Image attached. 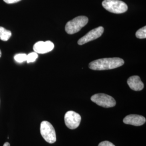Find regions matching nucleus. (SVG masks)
<instances>
[{
	"mask_svg": "<svg viewBox=\"0 0 146 146\" xmlns=\"http://www.w3.org/2000/svg\"><path fill=\"white\" fill-rule=\"evenodd\" d=\"M124 63V60L121 58H103L91 62L89 67L94 70H110L120 67Z\"/></svg>",
	"mask_w": 146,
	"mask_h": 146,
	"instance_id": "nucleus-1",
	"label": "nucleus"
},
{
	"mask_svg": "<svg viewBox=\"0 0 146 146\" xmlns=\"http://www.w3.org/2000/svg\"><path fill=\"white\" fill-rule=\"evenodd\" d=\"M88 22V19L84 16H80L68 21L65 27V31L68 34H74L80 31Z\"/></svg>",
	"mask_w": 146,
	"mask_h": 146,
	"instance_id": "nucleus-2",
	"label": "nucleus"
},
{
	"mask_svg": "<svg viewBox=\"0 0 146 146\" xmlns=\"http://www.w3.org/2000/svg\"><path fill=\"white\" fill-rule=\"evenodd\" d=\"M102 6L105 9L114 14H122L128 10V6L120 0H104Z\"/></svg>",
	"mask_w": 146,
	"mask_h": 146,
	"instance_id": "nucleus-3",
	"label": "nucleus"
},
{
	"mask_svg": "<svg viewBox=\"0 0 146 146\" xmlns=\"http://www.w3.org/2000/svg\"><path fill=\"white\" fill-rule=\"evenodd\" d=\"M40 133L44 140L49 143L56 141V132L52 125L47 121H42L40 125Z\"/></svg>",
	"mask_w": 146,
	"mask_h": 146,
	"instance_id": "nucleus-4",
	"label": "nucleus"
},
{
	"mask_svg": "<svg viewBox=\"0 0 146 146\" xmlns=\"http://www.w3.org/2000/svg\"><path fill=\"white\" fill-rule=\"evenodd\" d=\"M91 100L104 108H111L116 105V101L113 97L103 93L95 94L91 97Z\"/></svg>",
	"mask_w": 146,
	"mask_h": 146,
	"instance_id": "nucleus-5",
	"label": "nucleus"
},
{
	"mask_svg": "<svg viewBox=\"0 0 146 146\" xmlns=\"http://www.w3.org/2000/svg\"><path fill=\"white\" fill-rule=\"evenodd\" d=\"M81 121L80 115L74 111H68L64 115L65 124L70 129L77 128L80 124Z\"/></svg>",
	"mask_w": 146,
	"mask_h": 146,
	"instance_id": "nucleus-6",
	"label": "nucleus"
},
{
	"mask_svg": "<svg viewBox=\"0 0 146 146\" xmlns=\"http://www.w3.org/2000/svg\"><path fill=\"white\" fill-rule=\"evenodd\" d=\"M104 31V28L102 27H99L89 31L84 36L82 37L78 42L79 45H83L85 43L95 40L102 35Z\"/></svg>",
	"mask_w": 146,
	"mask_h": 146,
	"instance_id": "nucleus-7",
	"label": "nucleus"
},
{
	"mask_svg": "<svg viewBox=\"0 0 146 146\" xmlns=\"http://www.w3.org/2000/svg\"><path fill=\"white\" fill-rule=\"evenodd\" d=\"M54 48V43L50 41H47L46 42L38 41L34 45L33 49L34 52L43 54L51 52L53 50Z\"/></svg>",
	"mask_w": 146,
	"mask_h": 146,
	"instance_id": "nucleus-8",
	"label": "nucleus"
},
{
	"mask_svg": "<svg viewBox=\"0 0 146 146\" xmlns=\"http://www.w3.org/2000/svg\"><path fill=\"white\" fill-rule=\"evenodd\" d=\"M146 118L141 115L131 114L126 116L123 119V122L127 125L140 126L146 123Z\"/></svg>",
	"mask_w": 146,
	"mask_h": 146,
	"instance_id": "nucleus-9",
	"label": "nucleus"
},
{
	"mask_svg": "<svg viewBox=\"0 0 146 146\" xmlns=\"http://www.w3.org/2000/svg\"><path fill=\"white\" fill-rule=\"evenodd\" d=\"M127 84L130 88L135 91H140L144 88V84L141 78L137 75L131 76L127 80Z\"/></svg>",
	"mask_w": 146,
	"mask_h": 146,
	"instance_id": "nucleus-10",
	"label": "nucleus"
},
{
	"mask_svg": "<svg viewBox=\"0 0 146 146\" xmlns=\"http://www.w3.org/2000/svg\"><path fill=\"white\" fill-rule=\"evenodd\" d=\"M11 36V32L5 29V28L0 27V40L3 41H8Z\"/></svg>",
	"mask_w": 146,
	"mask_h": 146,
	"instance_id": "nucleus-11",
	"label": "nucleus"
},
{
	"mask_svg": "<svg viewBox=\"0 0 146 146\" xmlns=\"http://www.w3.org/2000/svg\"><path fill=\"white\" fill-rule=\"evenodd\" d=\"M136 36L138 38L143 39L146 38V27H143L136 33Z\"/></svg>",
	"mask_w": 146,
	"mask_h": 146,
	"instance_id": "nucleus-12",
	"label": "nucleus"
},
{
	"mask_svg": "<svg viewBox=\"0 0 146 146\" xmlns=\"http://www.w3.org/2000/svg\"><path fill=\"white\" fill-rule=\"evenodd\" d=\"M37 58H38L37 53L35 52H31L29 54L27 55L26 61L28 63L34 62L36 61Z\"/></svg>",
	"mask_w": 146,
	"mask_h": 146,
	"instance_id": "nucleus-13",
	"label": "nucleus"
},
{
	"mask_svg": "<svg viewBox=\"0 0 146 146\" xmlns=\"http://www.w3.org/2000/svg\"><path fill=\"white\" fill-rule=\"evenodd\" d=\"M14 60L16 62L18 63H22L26 61L27 60V55L26 54L20 53L15 55Z\"/></svg>",
	"mask_w": 146,
	"mask_h": 146,
	"instance_id": "nucleus-14",
	"label": "nucleus"
},
{
	"mask_svg": "<svg viewBox=\"0 0 146 146\" xmlns=\"http://www.w3.org/2000/svg\"><path fill=\"white\" fill-rule=\"evenodd\" d=\"M98 146H115L110 141H104L100 142Z\"/></svg>",
	"mask_w": 146,
	"mask_h": 146,
	"instance_id": "nucleus-15",
	"label": "nucleus"
},
{
	"mask_svg": "<svg viewBox=\"0 0 146 146\" xmlns=\"http://www.w3.org/2000/svg\"><path fill=\"white\" fill-rule=\"evenodd\" d=\"M4 2H5L6 3L8 4H13V3H15L19 1H20L21 0H3Z\"/></svg>",
	"mask_w": 146,
	"mask_h": 146,
	"instance_id": "nucleus-16",
	"label": "nucleus"
},
{
	"mask_svg": "<svg viewBox=\"0 0 146 146\" xmlns=\"http://www.w3.org/2000/svg\"><path fill=\"white\" fill-rule=\"evenodd\" d=\"M3 146H10V144L9 142H5V143L3 145Z\"/></svg>",
	"mask_w": 146,
	"mask_h": 146,
	"instance_id": "nucleus-17",
	"label": "nucleus"
},
{
	"mask_svg": "<svg viewBox=\"0 0 146 146\" xmlns=\"http://www.w3.org/2000/svg\"><path fill=\"white\" fill-rule=\"evenodd\" d=\"M1 55H2V52H1V50L0 49V58L1 57Z\"/></svg>",
	"mask_w": 146,
	"mask_h": 146,
	"instance_id": "nucleus-18",
	"label": "nucleus"
}]
</instances>
